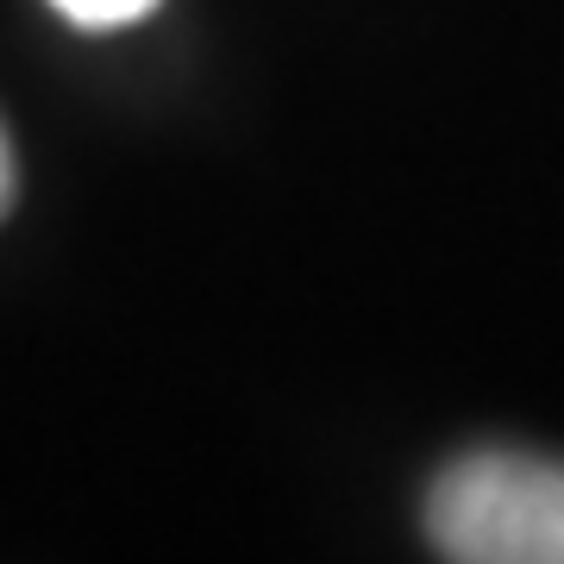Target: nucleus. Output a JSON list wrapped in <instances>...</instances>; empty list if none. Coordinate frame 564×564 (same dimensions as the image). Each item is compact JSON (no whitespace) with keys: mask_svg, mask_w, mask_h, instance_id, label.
<instances>
[{"mask_svg":"<svg viewBox=\"0 0 564 564\" xmlns=\"http://www.w3.org/2000/svg\"><path fill=\"white\" fill-rule=\"evenodd\" d=\"M51 7L82 32H120V25H139L158 0H51Z\"/></svg>","mask_w":564,"mask_h":564,"instance_id":"nucleus-2","label":"nucleus"},{"mask_svg":"<svg viewBox=\"0 0 564 564\" xmlns=\"http://www.w3.org/2000/svg\"><path fill=\"white\" fill-rule=\"evenodd\" d=\"M421 527L452 564H564V458L458 452L426 489Z\"/></svg>","mask_w":564,"mask_h":564,"instance_id":"nucleus-1","label":"nucleus"},{"mask_svg":"<svg viewBox=\"0 0 564 564\" xmlns=\"http://www.w3.org/2000/svg\"><path fill=\"white\" fill-rule=\"evenodd\" d=\"M13 182H20V170H13V144H7V132H0V214L13 207Z\"/></svg>","mask_w":564,"mask_h":564,"instance_id":"nucleus-3","label":"nucleus"}]
</instances>
